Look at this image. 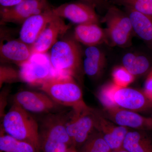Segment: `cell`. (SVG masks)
Here are the masks:
<instances>
[{
  "instance_id": "cell-1",
  "label": "cell",
  "mask_w": 152,
  "mask_h": 152,
  "mask_svg": "<svg viewBox=\"0 0 152 152\" xmlns=\"http://www.w3.org/2000/svg\"><path fill=\"white\" fill-rule=\"evenodd\" d=\"M70 113L60 111L43 118L39 124L40 152H69L75 149L66 130Z\"/></svg>"
},
{
  "instance_id": "cell-2",
  "label": "cell",
  "mask_w": 152,
  "mask_h": 152,
  "mask_svg": "<svg viewBox=\"0 0 152 152\" xmlns=\"http://www.w3.org/2000/svg\"><path fill=\"white\" fill-rule=\"evenodd\" d=\"M40 89L62 107L74 110L88 107L80 88L70 75L57 72L41 85Z\"/></svg>"
},
{
  "instance_id": "cell-3",
  "label": "cell",
  "mask_w": 152,
  "mask_h": 152,
  "mask_svg": "<svg viewBox=\"0 0 152 152\" xmlns=\"http://www.w3.org/2000/svg\"><path fill=\"white\" fill-rule=\"evenodd\" d=\"M2 119V128L6 134L31 144L40 152L39 124L30 113L13 104Z\"/></svg>"
},
{
  "instance_id": "cell-4",
  "label": "cell",
  "mask_w": 152,
  "mask_h": 152,
  "mask_svg": "<svg viewBox=\"0 0 152 152\" xmlns=\"http://www.w3.org/2000/svg\"><path fill=\"white\" fill-rule=\"evenodd\" d=\"M50 59L55 71L74 77L81 66L80 48L75 41L69 39L58 41L52 48Z\"/></svg>"
},
{
  "instance_id": "cell-5",
  "label": "cell",
  "mask_w": 152,
  "mask_h": 152,
  "mask_svg": "<svg viewBox=\"0 0 152 152\" xmlns=\"http://www.w3.org/2000/svg\"><path fill=\"white\" fill-rule=\"evenodd\" d=\"M102 20L105 23L107 42L114 46L126 48L134 34L129 17L126 12L111 5Z\"/></svg>"
},
{
  "instance_id": "cell-6",
  "label": "cell",
  "mask_w": 152,
  "mask_h": 152,
  "mask_svg": "<svg viewBox=\"0 0 152 152\" xmlns=\"http://www.w3.org/2000/svg\"><path fill=\"white\" fill-rule=\"evenodd\" d=\"M95 129L94 109L88 106L71 111L66 130L75 149L81 146Z\"/></svg>"
},
{
  "instance_id": "cell-7",
  "label": "cell",
  "mask_w": 152,
  "mask_h": 152,
  "mask_svg": "<svg viewBox=\"0 0 152 152\" xmlns=\"http://www.w3.org/2000/svg\"><path fill=\"white\" fill-rule=\"evenodd\" d=\"M19 71L21 81L34 86H40L54 75L50 56L45 54L34 55ZM55 71V70H54Z\"/></svg>"
},
{
  "instance_id": "cell-8",
  "label": "cell",
  "mask_w": 152,
  "mask_h": 152,
  "mask_svg": "<svg viewBox=\"0 0 152 152\" xmlns=\"http://www.w3.org/2000/svg\"><path fill=\"white\" fill-rule=\"evenodd\" d=\"M12 99L13 104L20 106L29 113L48 114L59 112L63 107L44 92L21 91L14 95Z\"/></svg>"
},
{
  "instance_id": "cell-9",
  "label": "cell",
  "mask_w": 152,
  "mask_h": 152,
  "mask_svg": "<svg viewBox=\"0 0 152 152\" xmlns=\"http://www.w3.org/2000/svg\"><path fill=\"white\" fill-rule=\"evenodd\" d=\"M51 7L48 0H24L12 7H1V23L23 24L30 17Z\"/></svg>"
},
{
  "instance_id": "cell-10",
  "label": "cell",
  "mask_w": 152,
  "mask_h": 152,
  "mask_svg": "<svg viewBox=\"0 0 152 152\" xmlns=\"http://www.w3.org/2000/svg\"><path fill=\"white\" fill-rule=\"evenodd\" d=\"M91 5L81 1L70 2L53 8L56 15L68 19L78 25L96 23L99 24L100 18Z\"/></svg>"
},
{
  "instance_id": "cell-11",
  "label": "cell",
  "mask_w": 152,
  "mask_h": 152,
  "mask_svg": "<svg viewBox=\"0 0 152 152\" xmlns=\"http://www.w3.org/2000/svg\"><path fill=\"white\" fill-rule=\"evenodd\" d=\"M104 117L118 126L140 131H152V117L142 116L135 112L117 107L105 109Z\"/></svg>"
},
{
  "instance_id": "cell-12",
  "label": "cell",
  "mask_w": 152,
  "mask_h": 152,
  "mask_svg": "<svg viewBox=\"0 0 152 152\" xmlns=\"http://www.w3.org/2000/svg\"><path fill=\"white\" fill-rule=\"evenodd\" d=\"M56 17L52 7L42 12L30 17L22 24L20 30V39L25 43L32 45L49 23Z\"/></svg>"
},
{
  "instance_id": "cell-13",
  "label": "cell",
  "mask_w": 152,
  "mask_h": 152,
  "mask_svg": "<svg viewBox=\"0 0 152 152\" xmlns=\"http://www.w3.org/2000/svg\"><path fill=\"white\" fill-rule=\"evenodd\" d=\"M95 129L101 133L112 151L122 148L123 142L128 132L127 128L116 126L99 112L94 110Z\"/></svg>"
},
{
  "instance_id": "cell-14",
  "label": "cell",
  "mask_w": 152,
  "mask_h": 152,
  "mask_svg": "<svg viewBox=\"0 0 152 152\" xmlns=\"http://www.w3.org/2000/svg\"><path fill=\"white\" fill-rule=\"evenodd\" d=\"M113 101L117 107L132 111H143L152 108V102L143 92L128 87L118 86Z\"/></svg>"
},
{
  "instance_id": "cell-15",
  "label": "cell",
  "mask_w": 152,
  "mask_h": 152,
  "mask_svg": "<svg viewBox=\"0 0 152 152\" xmlns=\"http://www.w3.org/2000/svg\"><path fill=\"white\" fill-rule=\"evenodd\" d=\"M69 28L62 18L56 17L49 23L34 43L31 45L32 54H45L58 42V38Z\"/></svg>"
},
{
  "instance_id": "cell-16",
  "label": "cell",
  "mask_w": 152,
  "mask_h": 152,
  "mask_svg": "<svg viewBox=\"0 0 152 152\" xmlns=\"http://www.w3.org/2000/svg\"><path fill=\"white\" fill-rule=\"evenodd\" d=\"M1 62L14 63L21 66L33 56L31 45L20 40H11L1 43L0 47Z\"/></svg>"
},
{
  "instance_id": "cell-17",
  "label": "cell",
  "mask_w": 152,
  "mask_h": 152,
  "mask_svg": "<svg viewBox=\"0 0 152 152\" xmlns=\"http://www.w3.org/2000/svg\"><path fill=\"white\" fill-rule=\"evenodd\" d=\"M74 37L77 42L88 47L107 42L105 31L96 23L78 25L75 28Z\"/></svg>"
},
{
  "instance_id": "cell-18",
  "label": "cell",
  "mask_w": 152,
  "mask_h": 152,
  "mask_svg": "<svg viewBox=\"0 0 152 152\" xmlns=\"http://www.w3.org/2000/svg\"><path fill=\"white\" fill-rule=\"evenodd\" d=\"M132 25L134 33L152 50V16L125 7Z\"/></svg>"
},
{
  "instance_id": "cell-19",
  "label": "cell",
  "mask_w": 152,
  "mask_h": 152,
  "mask_svg": "<svg viewBox=\"0 0 152 152\" xmlns=\"http://www.w3.org/2000/svg\"><path fill=\"white\" fill-rule=\"evenodd\" d=\"M85 55L83 69L85 73L90 77H97L106 65V57L103 52L96 46L88 47Z\"/></svg>"
},
{
  "instance_id": "cell-20",
  "label": "cell",
  "mask_w": 152,
  "mask_h": 152,
  "mask_svg": "<svg viewBox=\"0 0 152 152\" xmlns=\"http://www.w3.org/2000/svg\"><path fill=\"white\" fill-rule=\"evenodd\" d=\"M145 132H128L122 148L129 152H152V138Z\"/></svg>"
},
{
  "instance_id": "cell-21",
  "label": "cell",
  "mask_w": 152,
  "mask_h": 152,
  "mask_svg": "<svg viewBox=\"0 0 152 152\" xmlns=\"http://www.w3.org/2000/svg\"><path fill=\"white\" fill-rule=\"evenodd\" d=\"M123 66L135 77L144 75L149 70L151 63L148 58L143 55L129 53L122 59Z\"/></svg>"
},
{
  "instance_id": "cell-22",
  "label": "cell",
  "mask_w": 152,
  "mask_h": 152,
  "mask_svg": "<svg viewBox=\"0 0 152 152\" xmlns=\"http://www.w3.org/2000/svg\"><path fill=\"white\" fill-rule=\"evenodd\" d=\"M0 152H40L31 144L11 137L1 128Z\"/></svg>"
},
{
  "instance_id": "cell-23",
  "label": "cell",
  "mask_w": 152,
  "mask_h": 152,
  "mask_svg": "<svg viewBox=\"0 0 152 152\" xmlns=\"http://www.w3.org/2000/svg\"><path fill=\"white\" fill-rule=\"evenodd\" d=\"M112 151L101 133L95 129L77 152H110Z\"/></svg>"
},
{
  "instance_id": "cell-24",
  "label": "cell",
  "mask_w": 152,
  "mask_h": 152,
  "mask_svg": "<svg viewBox=\"0 0 152 152\" xmlns=\"http://www.w3.org/2000/svg\"><path fill=\"white\" fill-rule=\"evenodd\" d=\"M110 2L115 4L152 16V0H110Z\"/></svg>"
},
{
  "instance_id": "cell-25",
  "label": "cell",
  "mask_w": 152,
  "mask_h": 152,
  "mask_svg": "<svg viewBox=\"0 0 152 152\" xmlns=\"http://www.w3.org/2000/svg\"><path fill=\"white\" fill-rule=\"evenodd\" d=\"M118 87V86L113 83L105 85L101 89L98 96L105 109L117 107L113 101V96Z\"/></svg>"
},
{
  "instance_id": "cell-26",
  "label": "cell",
  "mask_w": 152,
  "mask_h": 152,
  "mask_svg": "<svg viewBox=\"0 0 152 152\" xmlns=\"http://www.w3.org/2000/svg\"><path fill=\"white\" fill-rule=\"evenodd\" d=\"M113 83L118 86L127 87L134 80L135 76L123 66L114 68L112 73Z\"/></svg>"
},
{
  "instance_id": "cell-27",
  "label": "cell",
  "mask_w": 152,
  "mask_h": 152,
  "mask_svg": "<svg viewBox=\"0 0 152 152\" xmlns=\"http://www.w3.org/2000/svg\"><path fill=\"white\" fill-rule=\"evenodd\" d=\"M17 81H21L19 71L8 66L1 65L0 67V86L4 83H10Z\"/></svg>"
},
{
  "instance_id": "cell-28",
  "label": "cell",
  "mask_w": 152,
  "mask_h": 152,
  "mask_svg": "<svg viewBox=\"0 0 152 152\" xmlns=\"http://www.w3.org/2000/svg\"><path fill=\"white\" fill-rule=\"evenodd\" d=\"M91 5L98 10L107 11L111 4L106 0H79Z\"/></svg>"
},
{
  "instance_id": "cell-29",
  "label": "cell",
  "mask_w": 152,
  "mask_h": 152,
  "mask_svg": "<svg viewBox=\"0 0 152 152\" xmlns=\"http://www.w3.org/2000/svg\"><path fill=\"white\" fill-rule=\"evenodd\" d=\"M143 92L148 99L152 102V69L147 76Z\"/></svg>"
},
{
  "instance_id": "cell-30",
  "label": "cell",
  "mask_w": 152,
  "mask_h": 152,
  "mask_svg": "<svg viewBox=\"0 0 152 152\" xmlns=\"http://www.w3.org/2000/svg\"><path fill=\"white\" fill-rule=\"evenodd\" d=\"M9 91L7 90H4L2 91L1 94V110H0V115H1V118H3V117L4 116V109L5 107L6 102H7V96L8 94V92Z\"/></svg>"
},
{
  "instance_id": "cell-31",
  "label": "cell",
  "mask_w": 152,
  "mask_h": 152,
  "mask_svg": "<svg viewBox=\"0 0 152 152\" xmlns=\"http://www.w3.org/2000/svg\"><path fill=\"white\" fill-rule=\"evenodd\" d=\"M24 0H0V4L1 7H12L22 2Z\"/></svg>"
},
{
  "instance_id": "cell-32",
  "label": "cell",
  "mask_w": 152,
  "mask_h": 152,
  "mask_svg": "<svg viewBox=\"0 0 152 152\" xmlns=\"http://www.w3.org/2000/svg\"><path fill=\"white\" fill-rule=\"evenodd\" d=\"M118 151V152H129L123 148L119 150V151Z\"/></svg>"
},
{
  "instance_id": "cell-33",
  "label": "cell",
  "mask_w": 152,
  "mask_h": 152,
  "mask_svg": "<svg viewBox=\"0 0 152 152\" xmlns=\"http://www.w3.org/2000/svg\"><path fill=\"white\" fill-rule=\"evenodd\" d=\"M110 152H118V151H112Z\"/></svg>"
}]
</instances>
